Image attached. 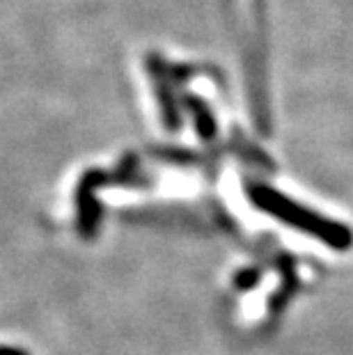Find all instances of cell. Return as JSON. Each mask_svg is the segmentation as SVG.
I'll list each match as a JSON object with an SVG mask.
<instances>
[{"instance_id": "6da1fadb", "label": "cell", "mask_w": 353, "mask_h": 355, "mask_svg": "<svg viewBox=\"0 0 353 355\" xmlns=\"http://www.w3.org/2000/svg\"><path fill=\"white\" fill-rule=\"evenodd\" d=\"M252 200L259 209H264L266 214H271L280 223L289 225V227L303 232L307 236L317 239L330 248H335V250H349L353 245V234L347 225L314 214L312 209L289 200L287 195H280L277 191H273V188H266V186L252 188Z\"/></svg>"}]
</instances>
